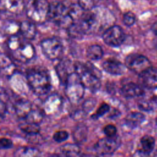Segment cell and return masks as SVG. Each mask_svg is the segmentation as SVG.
<instances>
[{"instance_id":"836d02e7","label":"cell","mask_w":157,"mask_h":157,"mask_svg":"<svg viewBox=\"0 0 157 157\" xmlns=\"http://www.w3.org/2000/svg\"><path fill=\"white\" fill-rule=\"evenodd\" d=\"M123 20L125 25L127 26H131L135 23L136 16L132 12H128L124 15Z\"/></svg>"},{"instance_id":"484cf974","label":"cell","mask_w":157,"mask_h":157,"mask_svg":"<svg viewBox=\"0 0 157 157\" xmlns=\"http://www.w3.org/2000/svg\"><path fill=\"white\" fill-rule=\"evenodd\" d=\"M61 153L67 156H77L80 153V148L77 144H66L60 147Z\"/></svg>"},{"instance_id":"44dd1931","label":"cell","mask_w":157,"mask_h":157,"mask_svg":"<svg viewBox=\"0 0 157 157\" xmlns=\"http://www.w3.org/2000/svg\"><path fill=\"white\" fill-rule=\"evenodd\" d=\"M3 34L7 36L20 34V22L13 20L6 21L2 26Z\"/></svg>"},{"instance_id":"3957f363","label":"cell","mask_w":157,"mask_h":157,"mask_svg":"<svg viewBox=\"0 0 157 157\" xmlns=\"http://www.w3.org/2000/svg\"><path fill=\"white\" fill-rule=\"evenodd\" d=\"M50 3L47 0H31L26 4L28 18L35 24H42L48 20Z\"/></svg>"},{"instance_id":"9c48e42d","label":"cell","mask_w":157,"mask_h":157,"mask_svg":"<svg viewBox=\"0 0 157 157\" xmlns=\"http://www.w3.org/2000/svg\"><path fill=\"white\" fill-rule=\"evenodd\" d=\"M13 58L21 63H27L36 56V50L31 43L23 40L20 45L11 52Z\"/></svg>"},{"instance_id":"f546056e","label":"cell","mask_w":157,"mask_h":157,"mask_svg":"<svg viewBox=\"0 0 157 157\" xmlns=\"http://www.w3.org/2000/svg\"><path fill=\"white\" fill-rule=\"evenodd\" d=\"M95 0H78V4L84 11H90L94 7Z\"/></svg>"},{"instance_id":"7c38bea8","label":"cell","mask_w":157,"mask_h":157,"mask_svg":"<svg viewBox=\"0 0 157 157\" xmlns=\"http://www.w3.org/2000/svg\"><path fill=\"white\" fill-rule=\"evenodd\" d=\"M63 105V99L57 93H52L48 96L43 103V111L45 115L53 116L58 113Z\"/></svg>"},{"instance_id":"4fadbf2b","label":"cell","mask_w":157,"mask_h":157,"mask_svg":"<svg viewBox=\"0 0 157 157\" xmlns=\"http://www.w3.org/2000/svg\"><path fill=\"white\" fill-rule=\"evenodd\" d=\"M58 78L63 85H65L69 75L74 72V64L68 59H62L55 67Z\"/></svg>"},{"instance_id":"e575fe53","label":"cell","mask_w":157,"mask_h":157,"mask_svg":"<svg viewBox=\"0 0 157 157\" xmlns=\"http://www.w3.org/2000/svg\"><path fill=\"white\" fill-rule=\"evenodd\" d=\"M8 112V107L5 100L0 98V123L3 121L6 117Z\"/></svg>"},{"instance_id":"7402d4cb","label":"cell","mask_w":157,"mask_h":157,"mask_svg":"<svg viewBox=\"0 0 157 157\" xmlns=\"http://www.w3.org/2000/svg\"><path fill=\"white\" fill-rule=\"evenodd\" d=\"M88 135V128L83 124H78L73 131V139L77 144L83 143L86 140Z\"/></svg>"},{"instance_id":"ac0fdd59","label":"cell","mask_w":157,"mask_h":157,"mask_svg":"<svg viewBox=\"0 0 157 157\" xmlns=\"http://www.w3.org/2000/svg\"><path fill=\"white\" fill-rule=\"evenodd\" d=\"M33 109L32 103L25 99H20L17 100L13 105V109L17 117L24 120L27 115Z\"/></svg>"},{"instance_id":"4dcf8cb0","label":"cell","mask_w":157,"mask_h":157,"mask_svg":"<svg viewBox=\"0 0 157 157\" xmlns=\"http://www.w3.org/2000/svg\"><path fill=\"white\" fill-rule=\"evenodd\" d=\"M69 137V134L66 131H58L54 133L53 136V140L58 143L63 142L67 139Z\"/></svg>"},{"instance_id":"30bf717a","label":"cell","mask_w":157,"mask_h":157,"mask_svg":"<svg viewBox=\"0 0 157 157\" xmlns=\"http://www.w3.org/2000/svg\"><path fill=\"white\" fill-rule=\"evenodd\" d=\"M104 42L108 45L118 47L121 45L125 39V34L123 29L117 25L109 27L103 33Z\"/></svg>"},{"instance_id":"f1b7e54d","label":"cell","mask_w":157,"mask_h":157,"mask_svg":"<svg viewBox=\"0 0 157 157\" xmlns=\"http://www.w3.org/2000/svg\"><path fill=\"white\" fill-rule=\"evenodd\" d=\"M156 101L155 99H142L138 103L139 109L144 111H150L154 109Z\"/></svg>"},{"instance_id":"83f0119b","label":"cell","mask_w":157,"mask_h":157,"mask_svg":"<svg viewBox=\"0 0 157 157\" xmlns=\"http://www.w3.org/2000/svg\"><path fill=\"white\" fill-rule=\"evenodd\" d=\"M87 57L91 60H98L103 56V50L99 45H92L86 50Z\"/></svg>"},{"instance_id":"cb8c5ba5","label":"cell","mask_w":157,"mask_h":157,"mask_svg":"<svg viewBox=\"0 0 157 157\" xmlns=\"http://www.w3.org/2000/svg\"><path fill=\"white\" fill-rule=\"evenodd\" d=\"M45 113L42 109H32L23 120L29 123L40 124L42 122Z\"/></svg>"},{"instance_id":"8992f818","label":"cell","mask_w":157,"mask_h":157,"mask_svg":"<svg viewBox=\"0 0 157 157\" xmlns=\"http://www.w3.org/2000/svg\"><path fill=\"white\" fill-rule=\"evenodd\" d=\"M74 72L79 76L85 88L91 92L97 91L101 86L100 78L88 71L85 63L77 62L74 64Z\"/></svg>"},{"instance_id":"8fae6325","label":"cell","mask_w":157,"mask_h":157,"mask_svg":"<svg viewBox=\"0 0 157 157\" xmlns=\"http://www.w3.org/2000/svg\"><path fill=\"white\" fill-rule=\"evenodd\" d=\"M25 7V0H0V12L8 15H19Z\"/></svg>"},{"instance_id":"4316f807","label":"cell","mask_w":157,"mask_h":157,"mask_svg":"<svg viewBox=\"0 0 157 157\" xmlns=\"http://www.w3.org/2000/svg\"><path fill=\"white\" fill-rule=\"evenodd\" d=\"M20 129L26 134H33L40 132V124L29 123L23 120V121L19 124Z\"/></svg>"},{"instance_id":"7a4b0ae2","label":"cell","mask_w":157,"mask_h":157,"mask_svg":"<svg viewBox=\"0 0 157 157\" xmlns=\"http://www.w3.org/2000/svg\"><path fill=\"white\" fill-rule=\"evenodd\" d=\"M71 3L68 1H56L50 3L48 20L67 29L74 23L69 14Z\"/></svg>"},{"instance_id":"ffe728a7","label":"cell","mask_w":157,"mask_h":157,"mask_svg":"<svg viewBox=\"0 0 157 157\" xmlns=\"http://www.w3.org/2000/svg\"><path fill=\"white\" fill-rule=\"evenodd\" d=\"M155 139L150 136H144L140 140V153L144 155H148L154 149Z\"/></svg>"},{"instance_id":"52a82bcc","label":"cell","mask_w":157,"mask_h":157,"mask_svg":"<svg viewBox=\"0 0 157 157\" xmlns=\"http://www.w3.org/2000/svg\"><path fill=\"white\" fill-rule=\"evenodd\" d=\"M126 68L137 74H140L150 67L151 63L145 56L140 54H131L124 60Z\"/></svg>"},{"instance_id":"277c9868","label":"cell","mask_w":157,"mask_h":157,"mask_svg":"<svg viewBox=\"0 0 157 157\" xmlns=\"http://www.w3.org/2000/svg\"><path fill=\"white\" fill-rule=\"evenodd\" d=\"M64 85L66 95L69 101L72 104L78 103L83 98L85 91L79 76L74 72L69 75Z\"/></svg>"},{"instance_id":"1f68e13d","label":"cell","mask_w":157,"mask_h":157,"mask_svg":"<svg viewBox=\"0 0 157 157\" xmlns=\"http://www.w3.org/2000/svg\"><path fill=\"white\" fill-rule=\"evenodd\" d=\"M96 101L93 98H90L87 99L84 102L82 105V110L85 113H88L92 111L94 107H95Z\"/></svg>"},{"instance_id":"d590c367","label":"cell","mask_w":157,"mask_h":157,"mask_svg":"<svg viewBox=\"0 0 157 157\" xmlns=\"http://www.w3.org/2000/svg\"><path fill=\"white\" fill-rule=\"evenodd\" d=\"M26 139L28 142L32 144H40L42 142V136L40 134V132L33 134H26Z\"/></svg>"},{"instance_id":"f35d334b","label":"cell","mask_w":157,"mask_h":157,"mask_svg":"<svg viewBox=\"0 0 157 157\" xmlns=\"http://www.w3.org/2000/svg\"><path fill=\"white\" fill-rule=\"evenodd\" d=\"M152 31L155 34L157 35V21H156L152 26Z\"/></svg>"},{"instance_id":"5bb4252c","label":"cell","mask_w":157,"mask_h":157,"mask_svg":"<svg viewBox=\"0 0 157 157\" xmlns=\"http://www.w3.org/2000/svg\"><path fill=\"white\" fill-rule=\"evenodd\" d=\"M141 85L148 89L157 88V68L150 67L139 74Z\"/></svg>"},{"instance_id":"d6a6232c","label":"cell","mask_w":157,"mask_h":157,"mask_svg":"<svg viewBox=\"0 0 157 157\" xmlns=\"http://www.w3.org/2000/svg\"><path fill=\"white\" fill-rule=\"evenodd\" d=\"M109 110H110V106L106 103H103L99 106V107L96 110L95 114H94L92 116V117L93 118H98L100 117L103 116Z\"/></svg>"},{"instance_id":"d4e9b609","label":"cell","mask_w":157,"mask_h":157,"mask_svg":"<svg viewBox=\"0 0 157 157\" xmlns=\"http://www.w3.org/2000/svg\"><path fill=\"white\" fill-rule=\"evenodd\" d=\"M40 155V150L32 147H21L17 148L14 152V156L20 157H32Z\"/></svg>"},{"instance_id":"ba28073f","label":"cell","mask_w":157,"mask_h":157,"mask_svg":"<svg viewBox=\"0 0 157 157\" xmlns=\"http://www.w3.org/2000/svg\"><path fill=\"white\" fill-rule=\"evenodd\" d=\"M120 139L117 135L113 137H107L99 139L94 145V148L99 155H110L120 147Z\"/></svg>"},{"instance_id":"2e32d148","label":"cell","mask_w":157,"mask_h":157,"mask_svg":"<svg viewBox=\"0 0 157 157\" xmlns=\"http://www.w3.org/2000/svg\"><path fill=\"white\" fill-rule=\"evenodd\" d=\"M121 92L124 97L128 98L139 97L144 94L143 86L133 82L124 84L121 88Z\"/></svg>"},{"instance_id":"e0dca14e","label":"cell","mask_w":157,"mask_h":157,"mask_svg":"<svg viewBox=\"0 0 157 157\" xmlns=\"http://www.w3.org/2000/svg\"><path fill=\"white\" fill-rule=\"evenodd\" d=\"M102 68L105 72L112 75H121L126 71L125 65L113 59H109L104 61Z\"/></svg>"},{"instance_id":"5b68a950","label":"cell","mask_w":157,"mask_h":157,"mask_svg":"<svg viewBox=\"0 0 157 157\" xmlns=\"http://www.w3.org/2000/svg\"><path fill=\"white\" fill-rule=\"evenodd\" d=\"M41 50L44 55L50 60L59 59L64 51V47L61 41L55 37H48L43 39L40 44Z\"/></svg>"},{"instance_id":"6da1fadb","label":"cell","mask_w":157,"mask_h":157,"mask_svg":"<svg viewBox=\"0 0 157 157\" xmlns=\"http://www.w3.org/2000/svg\"><path fill=\"white\" fill-rule=\"evenodd\" d=\"M26 80L29 88L37 96L46 94L51 89L50 75L44 70H30L26 74Z\"/></svg>"},{"instance_id":"74e56055","label":"cell","mask_w":157,"mask_h":157,"mask_svg":"<svg viewBox=\"0 0 157 157\" xmlns=\"http://www.w3.org/2000/svg\"><path fill=\"white\" fill-rule=\"evenodd\" d=\"M104 132L107 137H113L117 135V128L113 124H108L104 128Z\"/></svg>"},{"instance_id":"603a6c76","label":"cell","mask_w":157,"mask_h":157,"mask_svg":"<svg viewBox=\"0 0 157 157\" xmlns=\"http://www.w3.org/2000/svg\"><path fill=\"white\" fill-rule=\"evenodd\" d=\"M144 120L145 116L144 114L140 112H131L126 116L125 123L130 128H136L139 126Z\"/></svg>"},{"instance_id":"9a60e30c","label":"cell","mask_w":157,"mask_h":157,"mask_svg":"<svg viewBox=\"0 0 157 157\" xmlns=\"http://www.w3.org/2000/svg\"><path fill=\"white\" fill-rule=\"evenodd\" d=\"M37 34L36 24L28 20L20 22V35L26 40H33Z\"/></svg>"},{"instance_id":"8d00e7d4","label":"cell","mask_w":157,"mask_h":157,"mask_svg":"<svg viewBox=\"0 0 157 157\" xmlns=\"http://www.w3.org/2000/svg\"><path fill=\"white\" fill-rule=\"evenodd\" d=\"M13 147V142L10 139L2 137L0 139V150H6Z\"/></svg>"},{"instance_id":"d6986e66","label":"cell","mask_w":157,"mask_h":157,"mask_svg":"<svg viewBox=\"0 0 157 157\" xmlns=\"http://www.w3.org/2000/svg\"><path fill=\"white\" fill-rule=\"evenodd\" d=\"M15 71V66L10 58L4 53L0 52V74L11 77Z\"/></svg>"}]
</instances>
